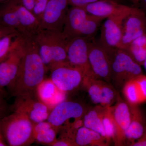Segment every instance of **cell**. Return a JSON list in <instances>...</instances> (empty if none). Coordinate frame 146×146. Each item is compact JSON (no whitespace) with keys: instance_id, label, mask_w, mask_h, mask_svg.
<instances>
[{"instance_id":"cell-1","label":"cell","mask_w":146,"mask_h":146,"mask_svg":"<svg viewBox=\"0 0 146 146\" xmlns=\"http://www.w3.org/2000/svg\"><path fill=\"white\" fill-rule=\"evenodd\" d=\"M23 36L25 51L18 73L10 91L12 96L36 93L47 70L39 55L34 36Z\"/></svg>"},{"instance_id":"cell-2","label":"cell","mask_w":146,"mask_h":146,"mask_svg":"<svg viewBox=\"0 0 146 146\" xmlns=\"http://www.w3.org/2000/svg\"><path fill=\"white\" fill-rule=\"evenodd\" d=\"M34 38L47 70L68 62L67 40L62 32L42 29Z\"/></svg>"},{"instance_id":"cell-3","label":"cell","mask_w":146,"mask_h":146,"mask_svg":"<svg viewBox=\"0 0 146 146\" xmlns=\"http://www.w3.org/2000/svg\"><path fill=\"white\" fill-rule=\"evenodd\" d=\"M13 111L1 120L0 130L9 145H30L35 141L34 123L26 115Z\"/></svg>"},{"instance_id":"cell-4","label":"cell","mask_w":146,"mask_h":146,"mask_svg":"<svg viewBox=\"0 0 146 146\" xmlns=\"http://www.w3.org/2000/svg\"><path fill=\"white\" fill-rule=\"evenodd\" d=\"M104 19L93 16L80 7L69 8L62 33L67 40L76 37H91L98 30Z\"/></svg>"},{"instance_id":"cell-5","label":"cell","mask_w":146,"mask_h":146,"mask_svg":"<svg viewBox=\"0 0 146 146\" xmlns=\"http://www.w3.org/2000/svg\"><path fill=\"white\" fill-rule=\"evenodd\" d=\"M25 51V40L21 34L14 41L9 54L0 63V89L12 88Z\"/></svg>"},{"instance_id":"cell-6","label":"cell","mask_w":146,"mask_h":146,"mask_svg":"<svg viewBox=\"0 0 146 146\" xmlns=\"http://www.w3.org/2000/svg\"><path fill=\"white\" fill-rule=\"evenodd\" d=\"M110 54L111 60V78L116 82L125 83L143 74L141 65L125 50L117 48Z\"/></svg>"},{"instance_id":"cell-7","label":"cell","mask_w":146,"mask_h":146,"mask_svg":"<svg viewBox=\"0 0 146 146\" xmlns=\"http://www.w3.org/2000/svg\"><path fill=\"white\" fill-rule=\"evenodd\" d=\"M133 7L106 18L102 25L99 42L109 53L119 48L123 35V23Z\"/></svg>"},{"instance_id":"cell-8","label":"cell","mask_w":146,"mask_h":146,"mask_svg":"<svg viewBox=\"0 0 146 146\" xmlns=\"http://www.w3.org/2000/svg\"><path fill=\"white\" fill-rule=\"evenodd\" d=\"M16 98L13 110L26 115L34 124L46 121L50 109L39 99L36 93L23 94Z\"/></svg>"},{"instance_id":"cell-9","label":"cell","mask_w":146,"mask_h":146,"mask_svg":"<svg viewBox=\"0 0 146 146\" xmlns=\"http://www.w3.org/2000/svg\"><path fill=\"white\" fill-rule=\"evenodd\" d=\"M50 71L51 80L58 89L65 93L77 88L82 83L84 76L81 69L68 62L55 66Z\"/></svg>"},{"instance_id":"cell-10","label":"cell","mask_w":146,"mask_h":146,"mask_svg":"<svg viewBox=\"0 0 146 146\" xmlns=\"http://www.w3.org/2000/svg\"><path fill=\"white\" fill-rule=\"evenodd\" d=\"M91 37H76L67 40V60L70 65L81 69L84 76L95 75L88 59V49Z\"/></svg>"},{"instance_id":"cell-11","label":"cell","mask_w":146,"mask_h":146,"mask_svg":"<svg viewBox=\"0 0 146 146\" xmlns=\"http://www.w3.org/2000/svg\"><path fill=\"white\" fill-rule=\"evenodd\" d=\"M146 33V14L142 9L133 7L124 19L120 49H125L136 38Z\"/></svg>"},{"instance_id":"cell-12","label":"cell","mask_w":146,"mask_h":146,"mask_svg":"<svg viewBox=\"0 0 146 146\" xmlns=\"http://www.w3.org/2000/svg\"><path fill=\"white\" fill-rule=\"evenodd\" d=\"M88 59L91 70L97 78L109 81L111 78V56L99 41L90 40Z\"/></svg>"},{"instance_id":"cell-13","label":"cell","mask_w":146,"mask_h":146,"mask_svg":"<svg viewBox=\"0 0 146 146\" xmlns=\"http://www.w3.org/2000/svg\"><path fill=\"white\" fill-rule=\"evenodd\" d=\"M69 5V0H49L41 22L42 29L62 32Z\"/></svg>"},{"instance_id":"cell-14","label":"cell","mask_w":146,"mask_h":146,"mask_svg":"<svg viewBox=\"0 0 146 146\" xmlns=\"http://www.w3.org/2000/svg\"><path fill=\"white\" fill-rule=\"evenodd\" d=\"M85 109L76 102L64 101L56 106L50 110L47 121L59 129L69 120L83 117Z\"/></svg>"},{"instance_id":"cell-15","label":"cell","mask_w":146,"mask_h":146,"mask_svg":"<svg viewBox=\"0 0 146 146\" xmlns=\"http://www.w3.org/2000/svg\"><path fill=\"white\" fill-rule=\"evenodd\" d=\"M112 115L115 127V145H121L125 141V132L131 122L129 105L123 101L118 102L112 107Z\"/></svg>"},{"instance_id":"cell-16","label":"cell","mask_w":146,"mask_h":146,"mask_svg":"<svg viewBox=\"0 0 146 146\" xmlns=\"http://www.w3.org/2000/svg\"><path fill=\"white\" fill-rule=\"evenodd\" d=\"M22 30L21 35L34 36L42 30L41 25L33 13L20 4L16 0H9Z\"/></svg>"},{"instance_id":"cell-17","label":"cell","mask_w":146,"mask_h":146,"mask_svg":"<svg viewBox=\"0 0 146 146\" xmlns=\"http://www.w3.org/2000/svg\"><path fill=\"white\" fill-rule=\"evenodd\" d=\"M80 7L89 14L104 19L131 8L115 0H104Z\"/></svg>"},{"instance_id":"cell-18","label":"cell","mask_w":146,"mask_h":146,"mask_svg":"<svg viewBox=\"0 0 146 146\" xmlns=\"http://www.w3.org/2000/svg\"><path fill=\"white\" fill-rule=\"evenodd\" d=\"M36 94L50 110L66 98V93L58 89L50 79L42 81L37 87Z\"/></svg>"},{"instance_id":"cell-19","label":"cell","mask_w":146,"mask_h":146,"mask_svg":"<svg viewBox=\"0 0 146 146\" xmlns=\"http://www.w3.org/2000/svg\"><path fill=\"white\" fill-rule=\"evenodd\" d=\"M131 113V122L125 132L126 140L131 143L138 140L143 135L146 129L145 119L143 112L138 105L129 104Z\"/></svg>"},{"instance_id":"cell-20","label":"cell","mask_w":146,"mask_h":146,"mask_svg":"<svg viewBox=\"0 0 146 146\" xmlns=\"http://www.w3.org/2000/svg\"><path fill=\"white\" fill-rule=\"evenodd\" d=\"M76 146H107L108 140L96 131L85 127H80L74 136Z\"/></svg>"},{"instance_id":"cell-21","label":"cell","mask_w":146,"mask_h":146,"mask_svg":"<svg viewBox=\"0 0 146 146\" xmlns=\"http://www.w3.org/2000/svg\"><path fill=\"white\" fill-rule=\"evenodd\" d=\"M58 129L45 121L34 124L33 136L35 141L51 145L56 140Z\"/></svg>"},{"instance_id":"cell-22","label":"cell","mask_w":146,"mask_h":146,"mask_svg":"<svg viewBox=\"0 0 146 146\" xmlns=\"http://www.w3.org/2000/svg\"><path fill=\"white\" fill-rule=\"evenodd\" d=\"M105 107L98 106L85 113L83 121L84 127L96 131L106 138L102 123Z\"/></svg>"},{"instance_id":"cell-23","label":"cell","mask_w":146,"mask_h":146,"mask_svg":"<svg viewBox=\"0 0 146 146\" xmlns=\"http://www.w3.org/2000/svg\"><path fill=\"white\" fill-rule=\"evenodd\" d=\"M0 27L15 29L21 35L22 30L12 4L9 0L0 5Z\"/></svg>"},{"instance_id":"cell-24","label":"cell","mask_w":146,"mask_h":146,"mask_svg":"<svg viewBox=\"0 0 146 146\" xmlns=\"http://www.w3.org/2000/svg\"><path fill=\"white\" fill-rule=\"evenodd\" d=\"M124 50L136 63L143 65L146 57V33L133 40Z\"/></svg>"},{"instance_id":"cell-25","label":"cell","mask_w":146,"mask_h":146,"mask_svg":"<svg viewBox=\"0 0 146 146\" xmlns=\"http://www.w3.org/2000/svg\"><path fill=\"white\" fill-rule=\"evenodd\" d=\"M123 93L127 101L130 105H138L142 103V98L135 78L131 79L124 84Z\"/></svg>"},{"instance_id":"cell-26","label":"cell","mask_w":146,"mask_h":146,"mask_svg":"<svg viewBox=\"0 0 146 146\" xmlns=\"http://www.w3.org/2000/svg\"><path fill=\"white\" fill-rule=\"evenodd\" d=\"M102 123L106 138L108 141L112 139L114 140L115 138V127L112 107L110 106L105 107Z\"/></svg>"},{"instance_id":"cell-27","label":"cell","mask_w":146,"mask_h":146,"mask_svg":"<svg viewBox=\"0 0 146 146\" xmlns=\"http://www.w3.org/2000/svg\"><path fill=\"white\" fill-rule=\"evenodd\" d=\"M20 34L18 32L13 33L0 38V63L9 54L15 39Z\"/></svg>"},{"instance_id":"cell-28","label":"cell","mask_w":146,"mask_h":146,"mask_svg":"<svg viewBox=\"0 0 146 146\" xmlns=\"http://www.w3.org/2000/svg\"><path fill=\"white\" fill-rule=\"evenodd\" d=\"M115 93L114 89L107 84L103 82L101 106H110L115 99Z\"/></svg>"},{"instance_id":"cell-29","label":"cell","mask_w":146,"mask_h":146,"mask_svg":"<svg viewBox=\"0 0 146 146\" xmlns=\"http://www.w3.org/2000/svg\"><path fill=\"white\" fill-rule=\"evenodd\" d=\"M49 0H35L32 13L41 25L43 15Z\"/></svg>"},{"instance_id":"cell-30","label":"cell","mask_w":146,"mask_h":146,"mask_svg":"<svg viewBox=\"0 0 146 146\" xmlns=\"http://www.w3.org/2000/svg\"><path fill=\"white\" fill-rule=\"evenodd\" d=\"M142 98L143 103L146 102V76L143 74L135 78Z\"/></svg>"},{"instance_id":"cell-31","label":"cell","mask_w":146,"mask_h":146,"mask_svg":"<svg viewBox=\"0 0 146 146\" xmlns=\"http://www.w3.org/2000/svg\"><path fill=\"white\" fill-rule=\"evenodd\" d=\"M52 146H76L74 141L70 138H61L57 139L51 145Z\"/></svg>"},{"instance_id":"cell-32","label":"cell","mask_w":146,"mask_h":146,"mask_svg":"<svg viewBox=\"0 0 146 146\" xmlns=\"http://www.w3.org/2000/svg\"><path fill=\"white\" fill-rule=\"evenodd\" d=\"M104 0H69V4L71 6H82L88 4ZM119 1V0H115Z\"/></svg>"},{"instance_id":"cell-33","label":"cell","mask_w":146,"mask_h":146,"mask_svg":"<svg viewBox=\"0 0 146 146\" xmlns=\"http://www.w3.org/2000/svg\"><path fill=\"white\" fill-rule=\"evenodd\" d=\"M20 4L32 13L35 0H16Z\"/></svg>"},{"instance_id":"cell-34","label":"cell","mask_w":146,"mask_h":146,"mask_svg":"<svg viewBox=\"0 0 146 146\" xmlns=\"http://www.w3.org/2000/svg\"><path fill=\"white\" fill-rule=\"evenodd\" d=\"M15 32H18L15 29L11 28L0 27V38L6 35Z\"/></svg>"},{"instance_id":"cell-35","label":"cell","mask_w":146,"mask_h":146,"mask_svg":"<svg viewBox=\"0 0 146 146\" xmlns=\"http://www.w3.org/2000/svg\"><path fill=\"white\" fill-rule=\"evenodd\" d=\"M132 146H146V129L141 138L130 144Z\"/></svg>"},{"instance_id":"cell-36","label":"cell","mask_w":146,"mask_h":146,"mask_svg":"<svg viewBox=\"0 0 146 146\" xmlns=\"http://www.w3.org/2000/svg\"><path fill=\"white\" fill-rule=\"evenodd\" d=\"M3 96V94L0 92V115L3 113L6 109L5 102Z\"/></svg>"},{"instance_id":"cell-37","label":"cell","mask_w":146,"mask_h":146,"mask_svg":"<svg viewBox=\"0 0 146 146\" xmlns=\"http://www.w3.org/2000/svg\"><path fill=\"white\" fill-rule=\"evenodd\" d=\"M4 137L3 136L1 131L0 130V146H7V145L5 141Z\"/></svg>"},{"instance_id":"cell-38","label":"cell","mask_w":146,"mask_h":146,"mask_svg":"<svg viewBox=\"0 0 146 146\" xmlns=\"http://www.w3.org/2000/svg\"><path fill=\"white\" fill-rule=\"evenodd\" d=\"M139 4L141 5L142 9L146 11V0H140Z\"/></svg>"},{"instance_id":"cell-39","label":"cell","mask_w":146,"mask_h":146,"mask_svg":"<svg viewBox=\"0 0 146 146\" xmlns=\"http://www.w3.org/2000/svg\"><path fill=\"white\" fill-rule=\"evenodd\" d=\"M134 5L137 6L139 5L140 3V0H129Z\"/></svg>"},{"instance_id":"cell-40","label":"cell","mask_w":146,"mask_h":146,"mask_svg":"<svg viewBox=\"0 0 146 146\" xmlns=\"http://www.w3.org/2000/svg\"><path fill=\"white\" fill-rule=\"evenodd\" d=\"M143 65L144 68H145V70L146 71V57L145 59V60H144V62L143 64Z\"/></svg>"},{"instance_id":"cell-41","label":"cell","mask_w":146,"mask_h":146,"mask_svg":"<svg viewBox=\"0 0 146 146\" xmlns=\"http://www.w3.org/2000/svg\"><path fill=\"white\" fill-rule=\"evenodd\" d=\"M8 1V0H0V3L5 2L6 1Z\"/></svg>"},{"instance_id":"cell-42","label":"cell","mask_w":146,"mask_h":146,"mask_svg":"<svg viewBox=\"0 0 146 146\" xmlns=\"http://www.w3.org/2000/svg\"><path fill=\"white\" fill-rule=\"evenodd\" d=\"M0 92H1V94H2L3 95L4 94V91H3V90H1V89H0Z\"/></svg>"}]
</instances>
